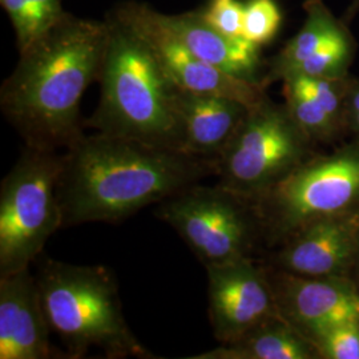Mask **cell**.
<instances>
[{
    "mask_svg": "<svg viewBox=\"0 0 359 359\" xmlns=\"http://www.w3.org/2000/svg\"><path fill=\"white\" fill-rule=\"evenodd\" d=\"M210 175H216L215 160L102 132L83 133L63 154L57 188L63 228L121 222Z\"/></svg>",
    "mask_w": 359,
    "mask_h": 359,
    "instance_id": "obj_1",
    "label": "cell"
},
{
    "mask_svg": "<svg viewBox=\"0 0 359 359\" xmlns=\"http://www.w3.org/2000/svg\"><path fill=\"white\" fill-rule=\"evenodd\" d=\"M109 25L65 16L20 53L0 105L26 147L62 151L83 135L80 103L100 76Z\"/></svg>",
    "mask_w": 359,
    "mask_h": 359,
    "instance_id": "obj_2",
    "label": "cell"
},
{
    "mask_svg": "<svg viewBox=\"0 0 359 359\" xmlns=\"http://www.w3.org/2000/svg\"><path fill=\"white\" fill-rule=\"evenodd\" d=\"M109 25L96 112L97 132L184 152L179 88L147 38L127 20Z\"/></svg>",
    "mask_w": 359,
    "mask_h": 359,
    "instance_id": "obj_3",
    "label": "cell"
},
{
    "mask_svg": "<svg viewBox=\"0 0 359 359\" xmlns=\"http://www.w3.org/2000/svg\"><path fill=\"white\" fill-rule=\"evenodd\" d=\"M35 278L51 332L65 344L67 357L83 358L95 348L108 358H154L129 329L111 270L44 257Z\"/></svg>",
    "mask_w": 359,
    "mask_h": 359,
    "instance_id": "obj_4",
    "label": "cell"
},
{
    "mask_svg": "<svg viewBox=\"0 0 359 359\" xmlns=\"http://www.w3.org/2000/svg\"><path fill=\"white\" fill-rule=\"evenodd\" d=\"M261 234L283 244L293 233L320 218L359 210V140L333 154L310 156L253 204Z\"/></svg>",
    "mask_w": 359,
    "mask_h": 359,
    "instance_id": "obj_5",
    "label": "cell"
},
{
    "mask_svg": "<svg viewBox=\"0 0 359 359\" xmlns=\"http://www.w3.org/2000/svg\"><path fill=\"white\" fill-rule=\"evenodd\" d=\"M63 154L26 147L0 188V276L29 268L63 228Z\"/></svg>",
    "mask_w": 359,
    "mask_h": 359,
    "instance_id": "obj_6",
    "label": "cell"
},
{
    "mask_svg": "<svg viewBox=\"0 0 359 359\" xmlns=\"http://www.w3.org/2000/svg\"><path fill=\"white\" fill-rule=\"evenodd\" d=\"M313 144L286 105L266 97L218 156V184L255 204L311 156Z\"/></svg>",
    "mask_w": 359,
    "mask_h": 359,
    "instance_id": "obj_7",
    "label": "cell"
},
{
    "mask_svg": "<svg viewBox=\"0 0 359 359\" xmlns=\"http://www.w3.org/2000/svg\"><path fill=\"white\" fill-rule=\"evenodd\" d=\"M157 205L156 217L177 231L205 266L250 257L262 237L253 204L218 182L193 184Z\"/></svg>",
    "mask_w": 359,
    "mask_h": 359,
    "instance_id": "obj_8",
    "label": "cell"
},
{
    "mask_svg": "<svg viewBox=\"0 0 359 359\" xmlns=\"http://www.w3.org/2000/svg\"><path fill=\"white\" fill-rule=\"evenodd\" d=\"M305 20L269 63L262 79L273 81L293 76L342 77L348 75L358 50L357 40L342 18H337L323 0H305Z\"/></svg>",
    "mask_w": 359,
    "mask_h": 359,
    "instance_id": "obj_9",
    "label": "cell"
},
{
    "mask_svg": "<svg viewBox=\"0 0 359 359\" xmlns=\"http://www.w3.org/2000/svg\"><path fill=\"white\" fill-rule=\"evenodd\" d=\"M209 318L218 344H226L281 317L268 270L250 257L208 265Z\"/></svg>",
    "mask_w": 359,
    "mask_h": 359,
    "instance_id": "obj_10",
    "label": "cell"
},
{
    "mask_svg": "<svg viewBox=\"0 0 359 359\" xmlns=\"http://www.w3.org/2000/svg\"><path fill=\"white\" fill-rule=\"evenodd\" d=\"M120 18L135 27L154 47L177 88L198 95L226 97L253 108L262 103L268 95L261 81L236 76L196 57L167 31L149 18L147 7L132 6L120 13Z\"/></svg>",
    "mask_w": 359,
    "mask_h": 359,
    "instance_id": "obj_11",
    "label": "cell"
},
{
    "mask_svg": "<svg viewBox=\"0 0 359 359\" xmlns=\"http://www.w3.org/2000/svg\"><path fill=\"white\" fill-rule=\"evenodd\" d=\"M280 314L306 338L326 326L359 321V283L351 277H302L268 270Z\"/></svg>",
    "mask_w": 359,
    "mask_h": 359,
    "instance_id": "obj_12",
    "label": "cell"
},
{
    "mask_svg": "<svg viewBox=\"0 0 359 359\" xmlns=\"http://www.w3.org/2000/svg\"><path fill=\"white\" fill-rule=\"evenodd\" d=\"M358 249L357 210L305 225L283 241L273 262L276 269L302 277L354 278Z\"/></svg>",
    "mask_w": 359,
    "mask_h": 359,
    "instance_id": "obj_13",
    "label": "cell"
},
{
    "mask_svg": "<svg viewBox=\"0 0 359 359\" xmlns=\"http://www.w3.org/2000/svg\"><path fill=\"white\" fill-rule=\"evenodd\" d=\"M51 327L29 268L0 276V359H48Z\"/></svg>",
    "mask_w": 359,
    "mask_h": 359,
    "instance_id": "obj_14",
    "label": "cell"
},
{
    "mask_svg": "<svg viewBox=\"0 0 359 359\" xmlns=\"http://www.w3.org/2000/svg\"><path fill=\"white\" fill-rule=\"evenodd\" d=\"M149 18L196 57L219 69L253 81L261 67L259 48L244 38H229L210 26L203 13L169 16L147 8ZM262 83V81H261Z\"/></svg>",
    "mask_w": 359,
    "mask_h": 359,
    "instance_id": "obj_15",
    "label": "cell"
},
{
    "mask_svg": "<svg viewBox=\"0 0 359 359\" xmlns=\"http://www.w3.org/2000/svg\"><path fill=\"white\" fill-rule=\"evenodd\" d=\"M350 77L293 76L283 80L285 105L313 142H330L346 133L345 102Z\"/></svg>",
    "mask_w": 359,
    "mask_h": 359,
    "instance_id": "obj_16",
    "label": "cell"
},
{
    "mask_svg": "<svg viewBox=\"0 0 359 359\" xmlns=\"http://www.w3.org/2000/svg\"><path fill=\"white\" fill-rule=\"evenodd\" d=\"M179 109L184 152L217 161L250 108L226 97L179 88Z\"/></svg>",
    "mask_w": 359,
    "mask_h": 359,
    "instance_id": "obj_17",
    "label": "cell"
},
{
    "mask_svg": "<svg viewBox=\"0 0 359 359\" xmlns=\"http://www.w3.org/2000/svg\"><path fill=\"white\" fill-rule=\"evenodd\" d=\"M188 359H320L314 345L281 317L271 318L237 339Z\"/></svg>",
    "mask_w": 359,
    "mask_h": 359,
    "instance_id": "obj_18",
    "label": "cell"
},
{
    "mask_svg": "<svg viewBox=\"0 0 359 359\" xmlns=\"http://www.w3.org/2000/svg\"><path fill=\"white\" fill-rule=\"evenodd\" d=\"M308 339L317 348L320 359H359V321L326 326Z\"/></svg>",
    "mask_w": 359,
    "mask_h": 359,
    "instance_id": "obj_19",
    "label": "cell"
},
{
    "mask_svg": "<svg viewBox=\"0 0 359 359\" xmlns=\"http://www.w3.org/2000/svg\"><path fill=\"white\" fill-rule=\"evenodd\" d=\"M283 13L276 0H248L245 4L243 38L262 47L277 36Z\"/></svg>",
    "mask_w": 359,
    "mask_h": 359,
    "instance_id": "obj_20",
    "label": "cell"
},
{
    "mask_svg": "<svg viewBox=\"0 0 359 359\" xmlns=\"http://www.w3.org/2000/svg\"><path fill=\"white\" fill-rule=\"evenodd\" d=\"M244 10L240 0H210L203 16L218 32L229 38H243Z\"/></svg>",
    "mask_w": 359,
    "mask_h": 359,
    "instance_id": "obj_21",
    "label": "cell"
},
{
    "mask_svg": "<svg viewBox=\"0 0 359 359\" xmlns=\"http://www.w3.org/2000/svg\"><path fill=\"white\" fill-rule=\"evenodd\" d=\"M32 15V34L34 41H36L65 16L62 0H34Z\"/></svg>",
    "mask_w": 359,
    "mask_h": 359,
    "instance_id": "obj_22",
    "label": "cell"
},
{
    "mask_svg": "<svg viewBox=\"0 0 359 359\" xmlns=\"http://www.w3.org/2000/svg\"><path fill=\"white\" fill-rule=\"evenodd\" d=\"M345 127L346 132H351L359 140V79L350 77L345 102Z\"/></svg>",
    "mask_w": 359,
    "mask_h": 359,
    "instance_id": "obj_23",
    "label": "cell"
},
{
    "mask_svg": "<svg viewBox=\"0 0 359 359\" xmlns=\"http://www.w3.org/2000/svg\"><path fill=\"white\" fill-rule=\"evenodd\" d=\"M359 13V0H351L350 4L347 6L345 13H342V20L346 23V25H351L354 22V19L358 16Z\"/></svg>",
    "mask_w": 359,
    "mask_h": 359,
    "instance_id": "obj_24",
    "label": "cell"
},
{
    "mask_svg": "<svg viewBox=\"0 0 359 359\" xmlns=\"http://www.w3.org/2000/svg\"><path fill=\"white\" fill-rule=\"evenodd\" d=\"M355 274H359V249H358V261H357V268H355Z\"/></svg>",
    "mask_w": 359,
    "mask_h": 359,
    "instance_id": "obj_25",
    "label": "cell"
}]
</instances>
